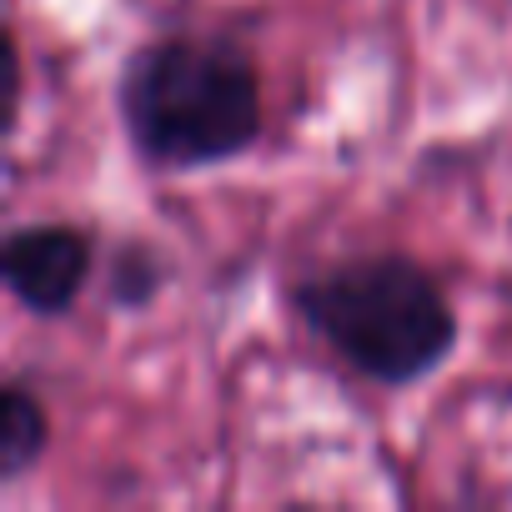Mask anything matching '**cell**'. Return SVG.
<instances>
[{
  "label": "cell",
  "instance_id": "1",
  "mask_svg": "<svg viewBox=\"0 0 512 512\" xmlns=\"http://www.w3.org/2000/svg\"><path fill=\"white\" fill-rule=\"evenodd\" d=\"M121 111L136 146L171 166L226 161L262 121V91L246 56L211 41H166L131 61Z\"/></svg>",
  "mask_w": 512,
  "mask_h": 512
},
{
  "label": "cell",
  "instance_id": "2",
  "mask_svg": "<svg viewBox=\"0 0 512 512\" xmlns=\"http://www.w3.org/2000/svg\"><path fill=\"white\" fill-rule=\"evenodd\" d=\"M312 327L367 377L412 382L452 347V307L432 277L402 256H367L302 292Z\"/></svg>",
  "mask_w": 512,
  "mask_h": 512
},
{
  "label": "cell",
  "instance_id": "3",
  "mask_svg": "<svg viewBox=\"0 0 512 512\" xmlns=\"http://www.w3.org/2000/svg\"><path fill=\"white\" fill-rule=\"evenodd\" d=\"M91 267V241L76 226H26L6 241V282L31 312L71 307Z\"/></svg>",
  "mask_w": 512,
  "mask_h": 512
},
{
  "label": "cell",
  "instance_id": "4",
  "mask_svg": "<svg viewBox=\"0 0 512 512\" xmlns=\"http://www.w3.org/2000/svg\"><path fill=\"white\" fill-rule=\"evenodd\" d=\"M41 437H46L41 407L31 402L26 387H11L6 402H0V472L16 477V472L41 452Z\"/></svg>",
  "mask_w": 512,
  "mask_h": 512
}]
</instances>
